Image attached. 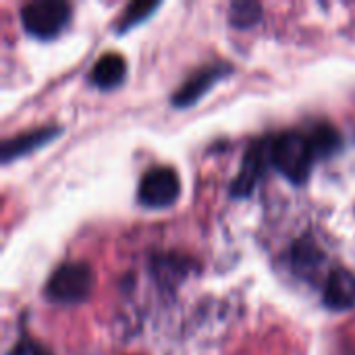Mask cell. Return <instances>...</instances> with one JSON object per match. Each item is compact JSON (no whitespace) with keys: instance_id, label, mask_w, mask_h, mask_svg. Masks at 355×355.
Instances as JSON below:
<instances>
[{"instance_id":"1","label":"cell","mask_w":355,"mask_h":355,"mask_svg":"<svg viewBox=\"0 0 355 355\" xmlns=\"http://www.w3.org/2000/svg\"><path fill=\"white\" fill-rule=\"evenodd\" d=\"M268 158L270 164L289 181L304 183L310 177L312 166L320 158V154L312 133L285 131L268 141Z\"/></svg>"},{"instance_id":"2","label":"cell","mask_w":355,"mask_h":355,"mask_svg":"<svg viewBox=\"0 0 355 355\" xmlns=\"http://www.w3.org/2000/svg\"><path fill=\"white\" fill-rule=\"evenodd\" d=\"M96 283L94 270L83 262L60 264L48 279L46 295L58 304H79L87 300Z\"/></svg>"},{"instance_id":"3","label":"cell","mask_w":355,"mask_h":355,"mask_svg":"<svg viewBox=\"0 0 355 355\" xmlns=\"http://www.w3.org/2000/svg\"><path fill=\"white\" fill-rule=\"evenodd\" d=\"M71 19V6L62 0L31 2L21 8V25L25 31L40 40L56 37Z\"/></svg>"},{"instance_id":"4","label":"cell","mask_w":355,"mask_h":355,"mask_svg":"<svg viewBox=\"0 0 355 355\" xmlns=\"http://www.w3.org/2000/svg\"><path fill=\"white\" fill-rule=\"evenodd\" d=\"M181 196V179L171 166L150 168L137 187V200L146 208H166Z\"/></svg>"},{"instance_id":"5","label":"cell","mask_w":355,"mask_h":355,"mask_svg":"<svg viewBox=\"0 0 355 355\" xmlns=\"http://www.w3.org/2000/svg\"><path fill=\"white\" fill-rule=\"evenodd\" d=\"M231 73V67L225 62H216V64H206L202 69H198L175 94H173V104L177 108L183 106H191L196 104L216 81H220L223 77H227Z\"/></svg>"},{"instance_id":"6","label":"cell","mask_w":355,"mask_h":355,"mask_svg":"<svg viewBox=\"0 0 355 355\" xmlns=\"http://www.w3.org/2000/svg\"><path fill=\"white\" fill-rule=\"evenodd\" d=\"M270 162L268 158V144L266 141H258L254 144L252 148H248L245 156H243V164H241V171L239 175L235 177L233 181V187H231V193L235 198H245L254 191L256 183L262 179L264 171H266V164Z\"/></svg>"},{"instance_id":"7","label":"cell","mask_w":355,"mask_h":355,"mask_svg":"<svg viewBox=\"0 0 355 355\" xmlns=\"http://www.w3.org/2000/svg\"><path fill=\"white\" fill-rule=\"evenodd\" d=\"M322 302L335 312L355 308V275L345 268H335L322 287Z\"/></svg>"},{"instance_id":"8","label":"cell","mask_w":355,"mask_h":355,"mask_svg":"<svg viewBox=\"0 0 355 355\" xmlns=\"http://www.w3.org/2000/svg\"><path fill=\"white\" fill-rule=\"evenodd\" d=\"M58 127H40V129H33V131H25V133H19L10 139H6L2 146H0V152H2V162L8 164L10 160L35 150V148H42L44 144H48L52 137L58 135Z\"/></svg>"},{"instance_id":"9","label":"cell","mask_w":355,"mask_h":355,"mask_svg":"<svg viewBox=\"0 0 355 355\" xmlns=\"http://www.w3.org/2000/svg\"><path fill=\"white\" fill-rule=\"evenodd\" d=\"M127 75V62L116 52H106L96 60V64L89 71V81L100 89H112L123 83Z\"/></svg>"},{"instance_id":"10","label":"cell","mask_w":355,"mask_h":355,"mask_svg":"<svg viewBox=\"0 0 355 355\" xmlns=\"http://www.w3.org/2000/svg\"><path fill=\"white\" fill-rule=\"evenodd\" d=\"M320 260H322V254L310 239H302V241L295 243V248H293V264L302 275L318 268Z\"/></svg>"},{"instance_id":"11","label":"cell","mask_w":355,"mask_h":355,"mask_svg":"<svg viewBox=\"0 0 355 355\" xmlns=\"http://www.w3.org/2000/svg\"><path fill=\"white\" fill-rule=\"evenodd\" d=\"M160 4L158 2H133L125 8V12L121 15L119 23H116V31L125 33L127 29L139 25L144 19H148Z\"/></svg>"},{"instance_id":"12","label":"cell","mask_w":355,"mask_h":355,"mask_svg":"<svg viewBox=\"0 0 355 355\" xmlns=\"http://www.w3.org/2000/svg\"><path fill=\"white\" fill-rule=\"evenodd\" d=\"M262 6L258 2H233L229 8V19L235 27H252L260 21Z\"/></svg>"},{"instance_id":"13","label":"cell","mask_w":355,"mask_h":355,"mask_svg":"<svg viewBox=\"0 0 355 355\" xmlns=\"http://www.w3.org/2000/svg\"><path fill=\"white\" fill-rule=\"evenodd\" d=\"M8 355H52L42 343L33 341V339H21Z\"/></svg>"}]
</instances>
